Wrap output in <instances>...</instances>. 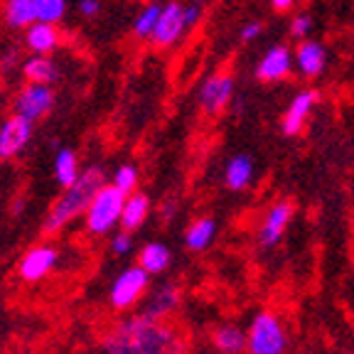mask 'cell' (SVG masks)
<instances>
[{
    "label": "cell",
    "instance_id": "cell-1",
    "mask_svg": "<svg viewBox=\"0 0 354 354\" xmlns=\"http://www.w3.org/2000/svg\"><path fill=\"white\" fill-rule=\"evenodd\" d=\"M104 354H185L183 330L148 313L113 322L101 337Z\"/></svg>",
    "mask_w": 354,
    "mask_h": 354
},
{
    "label": "cell",
    "instance_id": "cell-2",
    "mask_svg": "<svg viewBox=\"0 0 354 354\" xmlns=\"http://www.w3.org/2000/svg\"><path fill=\"white\" fill-rule=\"evenodd\" d=\"M106 185V175L101 165H88L82 170V175L77 177V183L62 189L59 197L52 202V207L47 209L42 221L44 234H57L72 224L77 216H84L88 209V205L94 202V197L99 194V189Z\"/></svg>",
    "mask_w": 354,
    "mask_h": 354
},
{
    "label": "cell",
    "instance_id": "cell-3",
    "mask_svg": "<svg viewBox=\"0 0 354 354\" xmlns=\"http://www.w3.org/2000/svg\"><path fill=\"white\" fill-rule=\"evenodd\" d=\"M126 192L116 187V185L106 183L94 197V202L88 205L84 221H86V232L91 236H106L116 227H121V214L123 205H126Z\"/></svg>",
    "mask_w": 354,
    "mask_h": 354
},
{
    "label": "cell",
    "instance_id": "cell-4",
    "mask_svg": "<svg viewBox=\"0 0 354 354\" xmlns=\"http://www.w3.org/2000/svg\"><path fill=\"white\" fill-rule=\"evenodd\" d=\"M288 347L286 330L273 313H259L246 332L249 354H283Z\"/></svg>",
    "mask_w": 354,
    "mask_h": 354
},
{
    "label": "cell",
    "instance_id": "cell-5",
    "mask_svg": "<svg viewBox=\"0 0 354 354\" xmlns=\"http://www.w3.org/2000/svg\"><path fill=\"white\" fill-rule=\"evenodd\" d=\"M150 286V273L145 268H140L138 263L128 266L116 276V281L111 283L109 300L113 310H131L133 305H138L145 298Z\"/></svg>",
    "mask_w": 354,
    "mask_h": 354
},
{
    "label": "cell",
    "instance_id": "cell-6",
    "mask_svg": "<svg viewBox=\"0 0 354 354\" xmlns=\"http://www.w3.org/2000/svg\"><path fill=\"white\" fill-rule=\"evenodd\" d=\"M55 91L50 84H32L28 82L12 99V113L28 118L30 123L42 121L52 109H55Z\"/></svg>",
    "mask_w": 354,
    "mask_h": 354
},
{
    "label": "cell",
    "instance_id": "cell-7",
    "mask_svg": "<svg viewBox=\"0 0 354 354\" xmlns=\"http://www.w3.org/2000/svg\"><path fill=\"white\" fill-rule=\"evenodd\" d=\"M59 263V251L52 243H35L22 254L17 263V276L25 283H39L50 276Z\"/></svg>",
    "mask_w": 354,
    "mask_h": 354
},
{
    "label": "cell",
    "instance_id": "cell-8",
    "mask_svg": "<svg viewBox=\"0 0 354 354\" xmlns=\"http://www.w3.org/2000/svg\"><path fill=\"white\" fill-rule=\"evenodd\" d=\"M35 123H30L22 116H10L0 123V160H12L22 150L28 148V143L32 140Z\"/></svg>",
    "mask_w": 354,
    "mask_h": 354
},
{
    "label": "cell",
    "instance_id": "cell-9",
    "mask_svg": "<svg viewBox=\"0 0 354 354\" xmlns=\"http://www.w3.org/2000/svg\"><path fill=\"white\" fill-rule=\"evenodd\" d=\"M185 30H187V22H185V6L170 0L162 6V12H160V20L155 25V32L150 37V42L155 47H172L177 39L183 37Z\"/></svg>",
    "mask_w": 354,
    "mask_h": 354
},
{
    "label": "cell",
    "instance_id": "cell-10",
    "mask_svg": "<svg viewBox=\"0 0 354 354\" xmlns=\"http://www.w3.org/2000/svg\"><path fill=\"white\" fill-rule=\"evenodd\" d=\"M234 94V79L229 74H214L199 86V106L205 113L216 116L224 106L229 104Z\"/></svg>",
    "mask_w": 354,
    "mask_h": 354
},
{
    "label": "cell",
    "instance_id": "cell-11",
    "mask_svg": "<svg viewBox=\"0 0 354 354\" xmlns=\"http://www.w3.org/2000/svg\"><path fill=\"white\" fill-rule=\"evenodd\" d=\"M290 216H293V205H290L288 199L276 202V205L268 209V214H266L263 224H261V236H259L261 246H266V249L276 246V243L281 241L286 227L290 224Z\"/></svg>",
    "mask_w": 354,
    "mask_h": 354
},
{
    "label": "cell",
    "instance_id": "cell-12",
    "mask_svg": "<svg viewBox=\"0 0 354 354\" xmlns=\"http://www.w3.org/2000/svg\"><path fill=\"white\" fill-rule=\"evenodd\" d=\"M317 96L320 94H317L315 88H308V91H300V94L290 101V106L286 109V116H283V133H286L288 138H295V136L303 131L310 111L317 104Z\"/></svg>",
    "mask_w": 354,
    "mask_h": 354
},
{
    "label": "cell",
    "instance_id": "cell-13",
    "mask_svg": "<svg viewBox=\"0 0 354 354\" xmlns=\"http://www.w3.org/2000/svg\"><path fill=\"white\" fill-rule=\"evenodd\" d=\"M62 35L59 28L52 25V22H32L28 30H25V47H28L32 55L50 57L52 52L59 47Z\"/></svg>",
    "mask_w": 354,
    "mask_h": 354
},
{
    "label": "cell",
    "instance_id": "cell-14",
    "mask_svg": "<svg viewBox=\"0 0 354 354\" xmlns=\"http://www.w3.org/2000/svg\"><path fill=\"white\" fill-rule=\"evenodd\" d=\"M180 300H183V290H180V286H177V283L165 281V283H160V286H155V290L148 295L145 313L153 315V317H162V320H167V317L180 308Z\"/></svg>",
    "mask_w": 354,
    "mask_h": 354
},
{
    "label": "cell",
    "instance_id": "cell-15",
    "mask_svg": "<svg viewBox=\"0 0 354 354\" xmlns=\"http://www.w3.org/2000/svg\"><path fill=\"white\" fill-rule=\"evenodd\" d=\"M290 69H293V57H290V52H288L286 47H271V50L263 55V59L259 62V66H256V77L266 84L281 82V79H286L288 74H290Z\"/></svg>",
    "mask_w": 354,
    "mask_h": 354
},
{
    "label": "cell",
    "instance_id": "cell-16",
    "mask_svg": "<svg viewBox=\"0 0 354 354\" xmlns=\"http://www.w3.org/2000/svg\"><path fill=\"white\" fill-rule=\"evenodd\" d=\"M84 167L79 165V155L72 148H57L55 162H52V172H55V180L62 189L69 187V185L77 183V177L82 175Z\"/></svg>",
    "mask_w": 354,
    "mask_h": 354
},
{
    "label": "cell",
    "instance_id": "cell-17",
    "mask_svg": "<svg viewBox=\"0 0 354 354\" xmlns=\"http://www.w3.org/2000/svg\"><path fill=\"white\" fill-rule=\"evenodd\" d=\"M150 214V197L145 192H131L126 197V205H123L121 214V229L126 232H136L145 224Z\"/></svg>",
    "mask_w": 354,
    "mask_h": 354
},
{
    "label": "cell",
    "instance_id": "cell-18",
    "mask_svg": "<svg viewBox=\"0 0 354 354\" xmlns=\"http://www.w3.org/2000/svg\"><path fill=\"white\" fill-rule=\"evenodd\" d=\"M22 77L32 84H55L59 79V66L52 57L32 55L28 62H22Z\"/></svg>",
    "mask_w": 354,
    "mask_h": 354
},
{
    "label": "cell",
    "instance_id": "cell-19",
    "mask_svg": "<svg viewBox=\"0 0 354 354\" xmlns=\"http://www.w3.org/2000/svg\"><path fill=\"white\" fill-rule=\"evenodd\" d=\"M170 263H172V251L160 241H148L138 254V266L145 268L150 276L165 273L170 268Z\"/></svg>",
    "mask_w": 354,
    "mask_h": 354
},
{
    "label": "cell",
    "instance_id": "cell-20",
    "mask_svg": "<svg viewBox=\"0 0 354 354\" xmlns=\"http://www.w3.org/2000/svg\"><path fill=\"white\" fill-rule=\"evenodd\" d=\"M325 59L327 57L322 44L313 42V39H305L298 47V52H295V64H298L300 74H305V77H317L325 69Z\"/></svg>",
    "mask_w": 354,
    "mask_h": 354
},
{
    "label": "cell",
    "instance_id": "cell-21",
    "mask_svg": "<svg viewBox=\"0 0 354 354\" xmlns=\"http://www.w3.org/2000/svg\"><path fill=\"white\" fill-rule=\"evenodd\" d=\"M3 17H6L8 28L28 30L32 22H37V15H35V0H6Z\"/></svg>",
    "mask_w": 354,
    "mask_h": 354
},
{
    "label": "cell",
    "instance_id": "cell-22",
    "mask_svg": "<svg viewBox=\"0 0 354 354\" xmlns=\"http://www.w3.org/2000/svg\"><path fill=\"white\" fill-rule=\"evenodd\" d=\"M216 234V221L209 216H202V219L192 221L185 232V243H187L189 251H205L212 241H214Z\"/></svg>",
    "mask_w": 354,
    "mask_h": 354
},
{
    "label": "cell",
    "instance_id": "cell-23",
    "mask_svg": "<svg viewBox=\"0 0 354 354\" xmlns=\"http://www.w3.org/2000/svg\"><path fill=\"white\" fill-rule=\"evenodd\" d=\"M251 177H254V162H251L249 155H236L227 162V170H224V180H227L229 189H243L249 187Z\"/></svg>",
    "mask_w": 354,
    "mask_h": 354
},
{
    "label": "cell",
    "instance_id": "cell-24",
    "mask_svg": "<svg viewBox=\"0 0 354 354\" xmlns=\"http://www.w3.org/2000/svg\"><path fill=\"white\" fill-rule=\"evenodd\" d=\"M212 342L221 354H239L246 349V332H241L234 325H221L212 335Z\"/></svg>",
    "mask_w": 354,
    "mask_h": 354
},
{
    "label": "cell",
    "instance_id": "cell-25",
    "mask_svg": "<svg viewBox=\"0 0 354 354\" xmlns=\"http://www.w3.org/2000/svg\"><path fill=\"white\" fill-rule=\"evenodd\" d=\"M160 12H162L160 3H148V6L136 15V20H133V35L140 39L153 37L155 25H158V20H160Z\"/></svg>",
    "mask_w": 354,
    "mask_h": 354
},
{
    "label": "cell",
    "instance_id": "cell-26",
    "mask_svg": "<svg viewBox=\"0 0 354 354\" xmlns=\"http://www.w3.org/2000/svg\"><path fill=\"white\" fill-rule=\"evenodd\" d=\"M35 15L37 22L59 25L66 15V0H35Z\"/></svg>",
    "mask_w": 354,
    "mask_h": 354
},
{
    "label": "cell",
    "instance_id": "cell-27",
    "mask_svg": "<svg viewBox=\"0 0 354 354\" xmlns=\"http://www.w3.org/2000/svg\"><path fill=\"white\" fill-rule=\"evenodd\" d=\"M111 185H116L121 192L131 194L138 187V167L136 165H118L113 177H111Z\"/></svg>",
    "mask_w": 354,
    "mask_h": 354
},
{
    "label": "cell",
    "instance_id": "cell-28",
    "mask_svg": "<svg viewBox=\"0 0 354 354\" xmlns=\"http://www.w3.org/2000/svg\"><path fill=\"white\" fill-rule=\"evenodd\" d=\"M133 232H126V229H121V232H116L113 236H111V251L116 256H128L133 251Z\"/></svg>",
    "mask_w": 354,
    "mask_h": 354
},
{
    "label": "cell",
    "instance_id": "cell-29",
    "mask_svg": "<svg viewBox=\"0 0 354 354\" xmlns=\"http://www.w3.org/2000/svg\"><path fill=\"white\" fill-rule=\"evenodd\" d=\"M310 30H313V17L310 15H298L293 22H290V35L293 37H298V39H305L310 35Z\"/></svg>",
    "mask_w": 354,
    "mask_h": 354
},
{
    "label": "cell",
    "instance_id": "cell-30",
    "mask_svg": "<svg viewBox=\"0 0 354 354\" xmlns=\"http://www.w3.org/2000/svg\"><path fill=\"white\" fill-rule=\"evenodd\" d=\"M101 10L99 0H79V15L82 17H96Z\"/></svg>",
    "mask_w": 354,
    "mask_h": 354
},
{
    "label": "cell",
    "instance_id": "cell-31",
    "mask_svg": "<svg viewBox=\"0 0 354 354\" xmlns=\"http://www.w3.org/2000/svg\"><path fill=\"white\" fill-rule=\"evenodd\" d=\"M199 15H202V8H199L197 3H194V6H185V22H187V30L197 25Z\"/></svg>",
    "mask_w": 354,
    "mask_h": 354
},
{
    "label": "cell",
    "instance_id": "cell-32",
    "mask_svg": "<svg viewBox=\"0 0 354 354\" xmlns=\"http://www.w3.org/2000/svg\"><path fill=\"white\" fill-rule=\"evenodd\" d=\"M261 35V25L259 22H249V25H243L241 30V39L243 42H251V39H256Z\"/></svg>",
    "mask_w": 354,
    "mask_h": 354
},
{
    "label": "cell",
    "instance_id": "cell-33",
    "mask_svg": "<svg viewBox=\"0 0 354 354\" xmlns=\"http://www.w3.org/2000/svg\"><path fill=\"white\" fill-rule=\"evenodd\" d=\"M175 212H177V202H175V199H165V202L160 205V216H162V221H170Z\"/></svg>",
    "mask_w": 354,
    "mask_h": 354
},
{
    "label": "cell",
    "instance_id": "cell-34",
    "mask_svg": "<svg viewBox=\"0 0 354 354\" xmlns=\"http://www.w3.org/2000/svg\"><path fill=\"white\" fill-rule=\"evenodd\" d=\"M293 3H295V0H271L273 10H278V12L290 10V8H293Z\"/></svg>",
    "mask_w": 354,
    "mask_h": 354
}]
</instances>
